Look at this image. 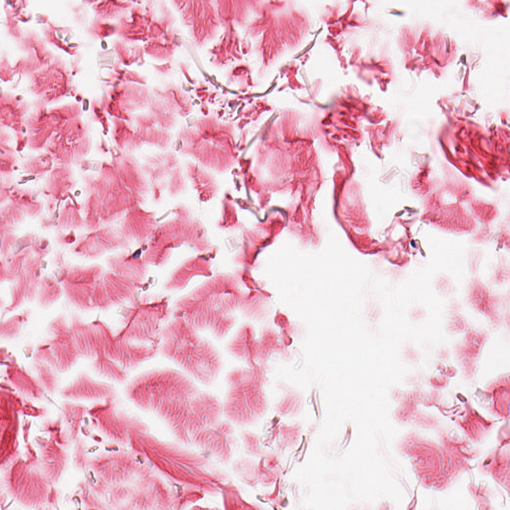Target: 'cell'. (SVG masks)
<instances>
[{
  "label": "cell",
  "mask_w": 510,
  "mask_h": 510,
  "mask_svg": "<svg viewBox=\"0 0 510 510\" xmlns=\"http://www.w3.org/2000/svg\"><path fill=\"white\" fill-rule=\"evenodd\" d=\"M199 332L178 316L162 328L158 348L196 382L209 385L218 377L222 362L217 349Z\"/></svg>",
  "instance_id": "cell-1"
},
{
  "label": "cell",
  "mask_w": 510,
  "mask_h": 510,
  "mask_svg": "<svg viewBox=\"0 0 510 510\" xmlns=\"http://www.w3.org/2000/svg\"><path fill=\"white\" fill-rule=\"evenodd\" d=\"M254 335L251 325L242 326L227 344L228 352L240 360L251 362L252 357H255L257 351Z\"/></svg>",
  "instance_id": "cell-2"
}]
</instances>
